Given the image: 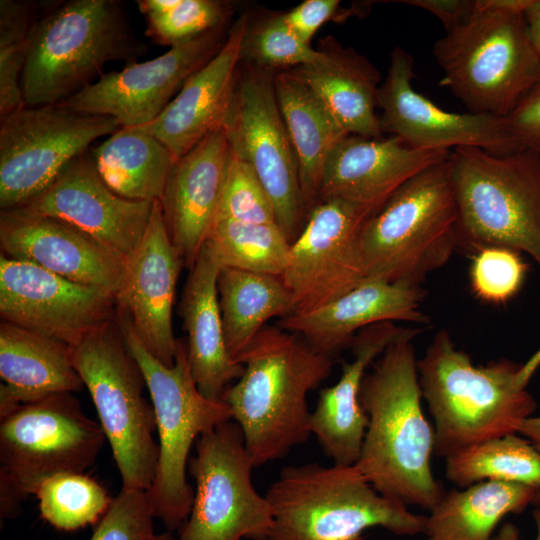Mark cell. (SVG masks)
Masks as SVG:
<instances>
[{
  "mask_svg": "<svg viewBox=\"0 0 540 540\" xmlns=\"http://www.w3.org/2000/svg\"><path fill=\"white\" fill-rule=\"evenodd\" d=\"M517 433L528 439L540 452V415L526 418L519 426Z\"/></svg>",
  "mask_w": 540,
  "mask_h": 540,
  "instance_id": "cell-48",
  "label": "cell"
},
{
  "mask_svg": "<svg viewBox=\"0 0 540 540\" xmlns=\"http://www.w3.org/2000/svg\"><path fill=\"white\" fill-rule=\"evenodd\" d=\"M532 504L539 507L540 506V489L536 491L534 498L532 500Z\"/></svg>",
  "mask_w": 540,
  "mask_h": 540,
  "instance_id": "cell-50",
  "label": "cell"
},
{
  "mask_svg": "<svg viewBox=\"0 0 540 540\" xmlns=\"http://www.w3.org/2000/svg\"><path fill=\"white\" fill-rule=\"evenodd\" d=\"M150 540H176V539L168 531L161 534H155Z\"/></svg>",
  "mask_w": 540,
  "mask_h": 540,
  "instance_id": "cell-49",
  "label": "cell"
},
{
  "mask_svg": "<svg viewBox=\"0 0 540 540\" xmlns=\"http://www.w3.org/2000/svg\"><path fill=\"white\" fill-rule=\"evenodd\" d=\"M445 476L460 488L481 481H502L539 490L540 452L516 433L491 438L446 457Z\"/></svg>",
  "mask_w": 540,
  "mask_h": 540,
  "instance_id": "cell-34",
  "label": "cell"
},
{
  "mask_svg": "<svg viewBox=\"0 0 540 540\" xmlns=\"http://www.w3.org/2000/svg\"><path fill=\"white\" fill-rule=\"evenodd\" d=\"M457 250L499 246L527 253L540 267V150L493 154L451 150Z\"/></svg>",
  "mask_w": 540,
  "mask_h": 540,
  "instance_id": "cell-7",
  "label": "cell"
},
{
  "mask_svg": "<svg viewBox=\"0 0 540 540\" xmlns=\"http://www.w3.org/2000/svg\"><path fill=\"white\" fill-rule=\"evenodd\" d=\"M145 33L154 43L176 46L224 27L230 8L216 0H138Z\"/></svg>",
  "mask_w": 540,
  "mask_h": 540,
  "instance_id": "cell-37",
  "label": "cell"
},
{
  "mask_svg": "<svg viewBox=\"0 0 540 540\" xmlns=\"http://www.w3.org/2000/svg\"><path fill=\"white\" fill-rule=\"evenodd\" d=\"M145 50L119 1L60 3L33 25L21 78L24 104H59L95 82L107 63L135 62Z\"/></svg>",
  "mask_w": 540,
  "mask_h": 540,
  "instance_id": "cell-6",
  "label": "cell"
},
{
  "mask_svg": "<svg viewBox=\"0 0 540 540\" xmlns=\"http://www.w3.org/2000/svg\"><path fill=\"white\" fill-rule=\"evenodd\" d=\"M183 266L169 239L160 201L155 200L146 232L125 261L115 301L148 352L169 367L174 365L177 352L172 311Z\"/></svg>",
  "mask_w": 540,
  "mask_h": 540,
  "instance_id": "cell-20",
  "label": "cell"
},
{
  "mask_svg": "<svg viewBox=\"0 0 540 540\" xmlns=\"http://www.w3.org/2000/svg\"><path fill=\"white\" fill-rule=\"evenodd\" d=\"M419 384L434 420L436 456L517 433L537 404L526 390L533 375L508 359L475 365L440 330L417 361Z\"/></svg>",
  "mask_w": 540,
  "mask_h": 540,
  "instance_id": "cell-3",
  "label": "cell"
},
{
  "mask_svg": "<svg viewBox=\"0 0 540 540\" xmlns=\"http://www.w3.org/2000/svg\"><path fill=\"white\" fill-rule=\"evenodd\" d=\"M420 332L412 328L392 342L363 379L359 399L368 425L355 466L383 496L431 511L445 490L432 472L435 430L421 404L412 343Z\"/></svg>",
  "mask_w": 540,
  "mask_h": 540,
  "instance_id": "cell-1",
  "label": "cell"
},
{
  "mask_svg": "<svg viewBox=\"0 0 540 540\" xmlns=\"http://www.w3.org/2000/svg\"><path fill=\"white\" fill-rule=\"evenodd\" d=\"M237 362L243 373L222 394L255 467L285 457L311 435L307 395L327 379L334 358L303 337L265 326Z\"/></svg>",
  "mask_w": 540,
  "mask_h": 540,
  "instance_id": "cell-2",
  "label": "cell"
},
{
  "mask_svg": "<svg viewBox=\"0 0 540 540\" xmlns=\"http://www.w3.org/2000/svg\"><path fill=\"white\" fill-rule=\"evenodd\" d=\"M533 519L536 526V536L534 540H540V506L537 507L533 513ZM492 540H522L520 537V531L518 527L511 523L505 522L501 525L496 534H494Z\"/></svg>",
  "mask_w": 540,
  "mask_h": 540,
  "instance_id": "cell-47",
  "label": "cell"
},
{
  "mask_svg": "<svg viewBox=\"0 0 540 540\" xmlns=\"http://www.w3.org/2000/svg\"><path fill=\"white\" fill-rule=\"evenodd\" d=\"M153 204L113 192L99 176L88 150L46 189L15 209L70 224L126 261L146 232Z\"/></svg>",
  "mask_w": 540,
  "mask_h": 540,
  "instance_id": "cell-19",
  "label": "cell"
},
{
  "mask_svg": "<svg viewBox=\"0 0 540 540\" xmlns=\"http://www.w3.org/2000/svg\"><path fill=\"white\" fill-rule=\"evenodd\" d=\"M0 376V418L19 405L84 387L69 345L5 321L0 324Z\"/></svg>",
  "mask_w": 540,
  "mask_h": 540,
  "instance_id": "cell-28",
  "label": "cell"
},
{
  "mask_svg": "<svg viewBox=\"0 0 540 540\" xmlns=\"http://www.w3.org/2000/svg\"><path fill=\"white\" fill-rule=\"evenodd\" d=\"M349 135L382 137L378 106L380 75L350 51L331 53L328 62L293 69Z\"/></svg>",
  "mask_w": 540,
  "mask_h": 540,
  "instance_id": "cell-30",
  "label": "cell"
},
{
  "mask_svg": "<svg viewBox=\"0 0 540 540\" xmlns=\"http://www.w3.org/2000/svg\"><path fill=\"white\" fill-rule=\"evenodd\" d=\"M94 166L117 195L160 200L177 160L156 137L137 127H121L90 150Z\"/></svg>",
  "mask_w": 540,
  "mask_h": 540,
  "instance_id": "cell-32",
  "label": "cell"
},
{
  "mask_svg": "<svg viewBox=\"0 0 540 540\" xmlns=\"http://www.w3.org/2000/svg\"><path fill=\"white\" fill-rule=\"evenodd\" d=\"M276 223L273 203L252 167L231 153L216 218Z\"/></svg>",
  "mask_w": 540,
  "mask_h": 540,
  "instance_id": "cell-41",
  "label": "cell"
},
{
  "mask_svg": "<svg viewBox=\"0 0 540 540\" xmlns=\"http://www.w3.org/2000/svg\"><path fill=\"white\" fill-rule=\"evenodd\" d=\"M38 16L29 1H0V118L25 106L21 78Z\"/></svg>",
  "mask_w": 540,
  "mask_h": 540,
  "instance_id": "cell-38",
  "label": "cell"
},
{
  "mask_svg": "<svg viewBox=\"0 0 540 540\" xmlns=\"http://www.w3.org/2000/svg\"><path fill=\"white\" fill-rule=\"evenodd\" d=\"M526 272L521 253L506 247H485L472 255L470 286L478 299L502 304L518 293Z\"/></svg>",
  "mask_w": 540,
  "mask_h": 540,
  "instance_id": "cell-40",
  "label": "cell"
},
{
  "mask_svg": "<svg viewBox=\"0 0 540 540\" xmlns=\"http://www.w3.org/2000/svg\"><path fill=\"white\" fill-rule=\"evenodd\" d=\"M41 517L54 528L74 531L95 524L113 498L84 473H64L45 480L35 493Z\"/></svg>",
  "mask_w": 540,
  "mask_h": 540,
  "instance_id": "cell-36",
  "label": "cell"
},
{
  "mask_svg": "<svg viewBox=\"0 0 540 540\" xmlns=\"http://www.w3.org/2000/svg\"><path fill=\"white\" fill-rule=\"evenodd\" d=\"M506 120L520 149L540 150V82L519 101Z\"/></svg>",
  "mask_w": 540,
  "mask_h": 540,
  "instance_id": "cell-43",
  "label": "cell"
},
{
  "mask_svg": "<svg viewBox=\"0 0 540 540\" xmlns=\"http://www.w3.org/2000/svg\"><path fill=\"white\" fill-rule=\"evenodd\" d=\"M339 4L338 0H305L282 17L301 40L310 44L318 29L336 13Z\"/></svg>",
  "mask_w": 540,
  "mask_h": 540,
  "instance_id": "cell-44",
  "label": "cell"
},
{
  "mask_svg": "<svg viewBox=\"0 0 540 540\" xmlns=\"http://www.w3.org/2000/svg\"><path fill=\"white\" fill-rule=\"evenodd\" d=\"M411 330L394 322L360 330L349 347L352 360L342 364L341 376L334 385L320 391L310 414V430L334 465L357 463L368 425L359 399L363 379L383 351Z\"/></svg>",
  "mask_w": 540,
  "mask_h": 540,
  "instance_id": "cell-26",
  "label": "cell"
},
{
  "mask_svg": "<svg viewBox=\"0 0 540 540\" xmlns=\"http://www.w3.org/2000/svg\"><path fill=\"white\" fill-rule=\"evenodd\" d=\"M74 368L98 413L122 487L147 491L155 476L156 418L144 396L146 381L115 318L69 345Z\"/></svg>",
  "mask_w": 540,
  "mask_h": 540,
  "instance_id": "cell-11",
  "label": "cell"
},
{
  "mask_svg": "<svg viewBox=\"0 0 540 540\" xmlns=\"http://www.w3.org/2000/svg\"><path fill=\"white\" fill-rule=\"evenodd\" d=\"M536 491L502 481L445 491L426 518L425 540H492L498 523L507 514L523 512Z\"/></svg>",
  "mask_w": 540,
  "mask_h": 540,
  "instance_id": "cell-31",
  "label": "cell"
},
{
  "mask_svg": "<svg viewBox=\"0 0 540 540\" xmlns=\"http://www.w3.org/2000/svg\"><path fill=\"white\" fill-rule=\"evenodd\" d=\"M116 308L115 297L104 289L0 255L2 321L72 345L113 320Z\"/></svg>",
  "mask_w": 540,
  "mask_h": 540,
  "instance_id": "cell-17",
  "label": "cell"
},
{
  "mask_svg": "<svg viewBox=\"0 0 540 540\" xmlns=\"http://www.w3.org/2000/svg\"><path fill=\"white\" fill-rule=\"evenodd\" d=\"M221 267L281 276L291 243L277 223L217 218L205 243Z\"/></svg>",
  "mask_w": 540,
  "mask_h": 540,
  "instance_id": "cell-35",
  "label": "cell"
},
{
  "mask_svg": "<svg viewBox=\"0 0 540 540\" xmlns=\"http://www.w3.org/2000/svg\"><path fill=\"white\" fill-rule=\"evenodd\" d=\"M370 216L339 199L311 208L280 276L292 295L293 314L318 309L367 280L359 232Z\"/></svg>",
  "mask_w": 540,
  "mask_h": 540,
  "instance_id": "cell-15",
  "label": "cell"
},
{
  "mask_svg": "<svg viewBox=\"0 0 540 540\" xmlns=\"http://www.w3.org/2000/svg\"><path fill=\"white\" fill-rule=\"evenodd\" d=\"M0 119L1 211L42 192L95 140L122 127L113 117L59 105H25Z\"/></svg>",
  "mask_w": 540,
  "mask_h": 540,
  "instance_id": "cell-13",
  "label": "cell"
},
{
  "mask_svg": "<svg viewBox=\"0 0 540 540\" xmlns=\"http://www.w3.org/2000/svg\"><path fill=\"white\" fill-rule=\"evenodd\" d=\"M530 39L540 57V0H532L524 12Z\"/></svg>",
  "mask_w": 540,
  "mask_h": 540,
  "instance_id": "cell-46",
  "label": "cell"
},
{
  "mask_svg": "<svg viewBox=\"0 0 540 540\" xmlns=\"http://www.w3.org/2000/svg\"><path fill=\"white\" fill-rule=\"evenodd\" d=\"M401 3L424 9L436 16L446 33L465 22L472 14L475 0H401Z\"/></svg>",
  "mask_w": 540,
  "mask_h": 540,
  "instance_id": "cell-45",
  "label": "cell"
},
{
  "mask_svg": "<svg viewBox=\"0 0 540 540\" xmlns=\"http://www.w3.org/2000/svg\"><path fill=\"white\" fill-rule=\"evenodd\" d=\"M273 79L279 110L297 159L303 199L309 209L318 202L327 157L349 134L293 70L281 72Z\"/></svg>",
  "mask_w": 540,
  "mask_h": 540,
  "instance_id": "cell-29",
  "label": "cell"
},
{
  "mask_svg": "<svg viewBox=\"0 0 540 540\" xmlns=\"http://www.w3.org/2000/svg\"><path fill=\"white\" fill-rule=\"evenodd\" d=\"M265 497L273 523L264 540H360L373 527L414 536L426 525L427 516L380 494L355 465L284 467Z\"/></svg>",
  "mask_w": 540,
  "mask_h": 540,
  "instance_id": "cell-5",
  "label": "cell"
},
{
  "mask_svg": "<svg viewBox=\"0 0 540 540\" xmlns=\"http://www.w3.org/2000/svg\"><path fill=\"white\" fill-rule=\"evenodd\" d=\"M217 288L225 343L236 362L268 320L294 312L280 276L222 267Z\"/></svg>",
  "mask_w": 540,
  "mask_h": 540,
  "instance_id": "cell-33",
  "label": "cell"
},
{
  "mask_svg": "<svg viewBox=\"0 0 540 540\" xmlns=\"http://www.w3.org/2000/svg\"><path fill=\"white\" fill-rule=\"evenodd\" d=\"M532 0H475L469 18L437 40L447 87L470 113L507 117L540 82L524 12Z\"/></svg>",
  "mask_w": 540,
  "mask_h": 540,
  "instance_id": "cell-4",
  "label": "cell"
},
{
  "mask_svg": "<svg viewBox=\"0 0 540 540\" xmlns=\"http://www.w3.org/2000/svg\"><path fill=\"white\" fill-rule=\"evenodd\" d=\"M425 294L421 286L367 279L318 309L282 318L278 326L335 359L367 326L382 322L429 324L430 317L421 310Z\"/></svg>",
  "mask_w": 540,
  "mask_h": 540,
  "instance_id": "cell-25",
  "label": "cell"
},
{
  "mask_svg": "<svg viewBox=\"0 0 540 540\" xmlns=\"http://www.w3.org/2000/svg\"><path fill=\"white\" fill-rule=\"evenodd\" d=\"M221 268L205 244L189 270L178 306L191 374L199 391L210 399H221L243 373V365L232 359L225 343L217 288Z\"/></svg>",
  "mask_w": 540,
  "mask_h": 540,
  "instance_id": "cell-27",
  "label": "cell"
},
{
  "mask_svg": "<svg viewBox=\"0 0 540 540\" xmlns=\"http://www.w3.org/2000/svg\"><path fill=\"white\" fill-rule=\"evenodd\" d=\"M254 467L235 421L201 435L188 463L196 487L179 540H264L272 509L252 483Z\"/></svg>",
  "mask_w": 540,
  "mask_h": 540,
  "instance_id": "cell-12",
  "label": "cell"
},
{
  "mask_svg": "<svg viewBox=\"0 0 540 540\" xmlns=\"http://www.w3.org/2000/svg\"><path fill=\"white\" fill-rule=\"evenodd\" d=\"M450 154L410 147L397 136L348 135L327 157L318 201L343 200L373 215L405 182Z\"/></svg>",
  "mask_w": 540,
  "mask_h": 540,
  "instance_id": "cell-22",
  "label": "cell"
},
{
  "mask_svg": "<svg viewBox=\"0 0 540 540\" xmlns=\"http://www.w3.org/2000/svg\"><path fill=\"white\" fill-rule=\"evenodd\" d=\"M223 28L170 47L151 60L131 62L120 71L103 74L56 105L83 114L113 117L122 127L146 125L162 113L185 81L220 50L226 40Z\"/></svg>",
  "mask_w": 540,
  "mask_h": 540,
  "instance_id": "cell-16",
  "label": "cell"
},
{
  "mask_svg": "<svg viewBox=\"0 0 540 540\" xmlns=\"http://www.w3.org/2000/svg\"><path fill=\"white\" fill-rule=\"evenodd\" d=\"M457 220L449 157L409 179L365 220L359 245L367 279L421 286L457 250Z\"/></svg>",
  "mask_w": 540,
  "mask_h": 540,
  "instance_id": "cell-9",
  "label": "cell"
},
{
  "mask_svg": "<svg viewBox=\"0 0 540 540\" xmlns=\"http://www.w3.org/2000/svg\"><path fill=\"white\" fill-rule=\"evenodd\" d=\"M242 54L268 69L322 64L331 58L330 52H319L301 40L282 15L270 17L251 30L248 27Z\"/></svg>",
  "mask_w": 540,
  "mask_h": 540,
  "instance_id": "cell-39",
  "label": "cell"
},
{
  "mask_svg": "<svg viewBox=\"0 0 540 540\" xmlns=\"http://www.w3.org/2000/svg\"><path fill=\"white\" fill-rule=\"evenodd\" d=\"M413 68L412 55L400 46L395 47L378 91L383 131L419 149L477 147L500 155L521 150L505 117L454 113L437 106L413 88Z\"/></svg>",
  "mask_w": 540,
  "mask_h": 540,
  "instance_id": "cell-18",
  "label": "cell"
},
{
  "mask_svg": "<svg viewBox=\"0 0 540 540\" xmlns=\"http://www.w3.org/2000/svg\"><path fill=\"white\" fill-rule=\"evenodd\" d=\"M124 341L139 364L156 418L158 460L154 480L146 491L153 514L168 530L180 528L194 500L187 481L189 453L195 440L232 419L229 406L198 389L187 358L186 341L177 340L173 366L152 356L137 336L128 315L116 308Z\"/></svg>",
  "mask_w": 540,
  "mask_h": 540,
  "instance_id": "cell-8",
  "label": "cell"
},
{
  "mask_svg": "<svg viewBox=\"0 0 540 540\" xmlns=\"http://www.w3.org/2000/svg\"><path fill=\"white\" fill-rule=\"evenodd\" d=\"M3 255L42 267L70 281L98 287L114 297L125 261L89 234L61 220L19 209L0 214Z\"/></svg>",
  "mask_w": 540,
  "mask_h": 540,
  "instance_id": "cell-21",
  "label": "cell"
},
{
  "mask_svg": "<svg viewBox=\"0 0 540 540\" xmlns=\"http://www.w3.org/2000/svg\"><path fill=\"white\" fill-rule=\"evenodd\" d=\"M153 518L146 491L122 487L89 540H150Z\"/></svg>",
  "mask_w": 540,
  "mask_h": 540,
  "instance_id": "cell-42",
  "label": "cell"
},
{
  "mask_svg": "<svg viewBox=\"0 0 540 540\" xmlns=\"http://www.w3.org/2000/svg\"><path fill=\"white\" fill-rule=\"evenodd\" d=\"M230 157L223 130L211 133L176 160L159 200L172 246L189 270L214 224Z\"/></svg>",
  "mask_w": 540,
  "mask_h": 540,
  "instance_id": "cell-24",
  "label": "cell"
},
{
  "mask_svg": "<svg viewBox=\"0 0 540 540\" xmlns=\"http://www.w3.org/2000/svg\"><path fill=\"white\" fill-rule=\"evenodd\" d=\"M222 130L232 155L258 176L273 203L276 223L292 243L308 209L270 75L255 73L237 82Z\"/></svg>",
  "mask_w": 540,
  "mask_h": 540,
  "instance_id": "cell-14",
  "label": "cell"
},
{
  "mask_svg": "<svg viewBox=\"0 0 540 540\" xmlns=\"http://www.w3.org/2000/svg\"><path fill=\"white\" fill-rule=\"evenodd\" d=\"M248 27L247 17H240L220 50L185 81L162 113L137 128L160 140L177 159L221 130L237 85Z\"/></svg>",
  "mask_w": 540,
  "mask_h": 540,
  "instance_id": "cell-23",
  "label": "cell"
},
{
  "mask_svg": "<svg viewBox=\"0 0 540 540\" xmlns=\"http://www.w3.org/2000/svg\"><path fill=\"white\" fill-rule=\"evenodd\" d=\"M105 439L72 393L19 405L1 417L0 519L17 517L45 480L91 467Z\"/></svg>",
  "mask_w": 540,
  "mask_h": 540,
  "instance_id": "cell-10",
  "label": "cell"
}]
</instances>
